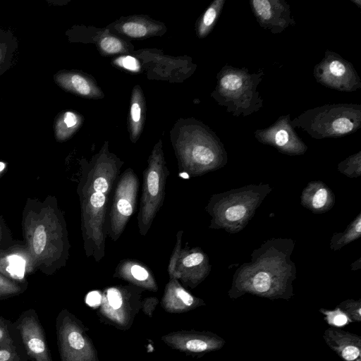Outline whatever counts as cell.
<instances>
[{"instance_id": "obj_6", "label": "cell", "mask_w": 361, "mask_h": 361, "mask_svg": "<svg viewBox=\"0 0 361 361\" xmlns=\"http://www.w3.org/2000/svg\"><path fill=\"white\" fill-rule=\"evenodd\" d=\"M165 345L188 356L200 357L221 349L225 340L216 334L207 331L180 330L161 337Z\"/></svg>"}, {"instance_id": "obj_26", "label": "cell", "mask_w": 361, "mask_h": 361, "mask_svg": "<svg viewBox=\"0 0 361 361\" xmlns=\"http://www.w3.org/2000/svg\"><path fill=\"white\" fill-rule=\"evenodd\" d=\"M132 196H122L116 203V209L122 217H128L133 213Z\"/></svg>"}, {"instance_id": "obj_16", "label": "cell", "mask_w": 361, "mask_h": 361, "mask_svg": "<svg viewBox=\"0 0 361 361\" xmlns=\"http://www.w3.org/2000/svg\"><path fill=\"white\" fill-rule=\"evenodd\" d=\"M81 118L72 111H66L58 118L56 124V135L59 140L69 137L80 126Z\"/></svg>"}, {"instance_id": "obj_17", "label": "cell", "mask_w": 361, "mask_h": 361, "mask_svg": "<svg viewBox=\"0 0 361 361\" xmlns=\"http://www.w3.org/2000/svg\"><path fill=\"white\" fill-rule=\"evenodd\" d=\"M319 312L324 315V321L331 327L341 328L353 322L338 307L333 310L321 308Z\"/></svg>"}, {"instance_id": "obj_12", "label": "cell", "mask_w": 361, "mask_h": 361, "mask_svg": "<svg viewBox=\"0 0 361 361\" xmlns=\"http://www.w3.org/2000/svg\"><path fill=\"white\" fill-rule=\"evenodd\" d=\"M161 305L166 312L180 314L204 305V302L192 296L178 284L171 283L165 290Z\"/></svg>"}, {"instance_id": "obj_34", "label": "cell", "mask_w": 361, "mask_h": 361, "mask_svg": "<svg viewBox=\"0 0 361 361\" xmlns=\"http://www.w3.org/2000/svg\"><path fill=\"white\" fill-rule=\"evenodd\" d=\"M105 202V195L101 192H94L90 197L91 204L97 208L101 207Z\"/></svg>"}, {"instance_id": "obj_23", "label": "cell", "mask_w": 361, "mask_h": 361, "mask_svg": "<svg viewBox=\"0 0 361 361\" xmlns=\"http://www.w3.org/2000/svg\"><path fill=\"white\" fill-rule=\"evenodd\" d=\"M47 243V234L43 225H39L35 232L32 239V245L35 252L39 255L44 250Z\"/></svg>"}, {"instance_id": "obj_36", "label": "cell", "mask_w": 361, "mask_h": 361, "mask_svg": "<svg viewBox=\"0 0 361 361\" xmlns=\"http://www.w3.org/2000/svg\"><path fill=\"white\" fill-rule=\"evenodd\" d=\"M102 300V296L97 291L90 292L87 296L86 302L90 306H99Z\"/></svg>"}, {"instance_id": "obj_11", "label": "cell", "mask_w": 361, "mask_h": 361, "mask_svg": "<svg viewBox=\"0 0 361 361\" xmlns=\"http://www.w3.org/2000/svg\"><path fill=\"white\" fill-rule=\"evenodd\" d=\"M323 338L343 361H361V337L357 334L329 327L324 331Z\"/></svg>"}, {"instance_id": "obj_25", "label": "cell", "mask_w": 361, "mask_h": 361, "mask_svg": "<svg viewBox=\"0 0 361 361\" xmlns=\"http://www.w3.org/2000/svg\"><path fill=\"white\" fill-rule=\"evenodd\" d=\"M247 213V209L243 204L229 207L225 212V217L230 222H235L243 219Z\"/></svg>"}, {"instance_id": "obj_5", "label": "cell", "mask_w": 361, "mask_h": 361, "mask_svg": "<svg viewBox=\"0 0 361 361\" xmlns=\"http://www.w3.org/2000/svg\"><path fill=\"white\" fill-rule=\"evenodd\" d=\"M316 81L330 89L354 92L361 88V80L350 62L339 54L326 50L313 71Z\"/></svg>"}, {"instance_id": "obj_27", "label": "cell", "mask_w": 361, "mask_h": 361, "mask_svg": "<svg viewBox=\"0 0 361 361\" xmlns=\"http://www.w3.org/2000/svg\"><path fill=\"white\" fill-rule=\"evenodd\" d=\"M115 63L118 66L133 72H137L140 70L138 61L130 56H121L116 59Z\"/></svg>"}, {"instance_id": "obj_10", "label": "cell", "mask_w": 361, "mask_h": 361, "mask_svg": "<svg viewBox=\"0 0 361 361\" xmlns=\"http://www.w3.org/2000/svg\"><path fill=\"white\" fill-rule=\"evenodd\" d=\"M186 137L185 152L196 164L208 166L216 160L222 146L215 135L200 126H195Z\"/></svg>"}, {"instance_id": "obj_9", "label": "cell", "mask_w": 361, "mask_h": 361, "mask_svg": "<svg viewBox=\"0 0 361 361\" xmlns=\"http://www.w3.org/2000/svg\"><path fill=\"white\" fill-rule=\"evenodd\" d=\"M250 7L258 24L272 34H280L295 21L284 0H251Z\"/></svg>"}, {"instance_id": "obj_2", "label": "cell", "mask_w": 361, "mask_h": 361, "mask_svg": "<svg viewBox=\"0 0 361 361\" xmlns=\"http://www.w3.org/2000/svg\"><path fill=\"white\" fill-rule=\"evenodd\" d=\"M291 124L315 139L345 136L361 127V105L332 104L314 107L300 114Z\"/></svg>"}, {"instance_id": "obj_3", "label": "cell", "mask_w": 361, "mask_h": 361, "mask_svg": "<svg viewBox=\"0 0 361 361\" xmlns=\"http://www.w3.org/2000/svg\"><path fill=\"white\" fill-rule=\"evenodd\" d=\"M89 329L66 309L56 319V341L61 361H99Z\"/></svg>"}, {"instance_id": "obj_15", "label": "cell", "mask_w": 361, "mask_h": 361, "mask_svg": "<svg viewBox=\"0 0 361 361\" xmlns=\"http://www.w3.org/2000/svg\"><path fill=\"white\" fill-rule=\"evenodd\" d=\"M224 3L225 0H216L205 11L197 25V34L200 37H204L212 30Z\"/></svg>"}, {"instance_id": "obj_28", "label": "cell", "mask_w": 361, "mask_h": 361, "mask_svg": "<svg viewBox=\"0 0 361 361\" xmlns=\"http://www.w3.org/2000/svg\"><path fill=\"white\" fill-rule=\"evenodd\" d=\"M147 187L149 194L152 196H155L159 187V177L156 171H151L147 177Z\"/></svg>"}, {"instance_id": "obj_37", "label": "cell", "mask_w": 361, "mask_h": 361, "mask_svg": "<svg viewBox=\"0 0 361 361\" xmlns=\"http://www.w3.org/2000/svg\"><path fill=\"white\" fill-rule=\"evenodd\" d=\"M351 1H352V2H353V3H355V4H357V6H358L359 8H361V1H360V0H355V1H354V0H351Z\"/></svg>"}, {"instance_id": "obj_31", "label": "cell", "mask_w": 361, "mask_h": 361, "mask_svg": "<svg viewBox=\"0 0 361 361\" xmlns=\"http://www.w3.org/2000/svg\"><path fill=\"white\" fill-rule=\"evenodd\" d=\"M11 55V50H8L7 44L2 40L0 41V71L4 69L8 62Z\"/></svg>"}, {"instance_id": "obj_32", "label": "cell", "mask_w": 361, "mask_h": 361, "mask_svg": "<svg viewBox=\"0 0 361 361\" xmlns=\"http://www.w3.org/2000/svg\"><path fill=\"white\" fill-rule=\"evenodd\" d=\"M131 273L133 276L139 281H146L149 277L148 272L146 269L138 265L133 266Z\"/></svg>"}, {"instance_id": "obj_35", "label": "cell", "mask_w": 361, "mask_h": 361, "mask_svg": "<svg viewBox=\"0 0 361 361\" xmlns=\"http://www.w3.org/2000/svg\"><path fill=\"white\" fill-rule=\"evenodd\" d=\"M17 292L18 290L14 286L0 283V298L11 296Z\"/></svg>"}, {"instance_id": "obj_7", "label": "cell", "mask_w": 361, "mask_h": 361, "mask_svg": "<svg viewBox=\"0 0 361 361\" xmlns=\"http://www.w3.org/2000/svg\"><path fill=\"white\" fill-rule=\"evenodd\" d=\"M13 326L27 358L31 361H53L45 331L35 310L21 313Z\"/></svg>"}, {"instance_id": "obj_38", "label": "cell", "mask_w": 361, "mask_h": 361, "mask_svg": "<svg viewBox=\"0 0 361 361\" xmlns=\"http://www.w3.org/2000/svg\"><path fill=\"white\" fill-rule=\"evenodd\" d=\"M5 168V164L0 161V172L3 171Z\"/></svg>"}, {"instance_id": "obj_14", "label": "cell", "mask_w": 361, "mask_h": 361, "mask_svg": "<svg viewBox=\"0 0 361 361\" xmlns=\"http://www.w3.org/2000/svg\"><path fill=\"white\" fill-rule=\"evenodd\" d=\"M144 102L140 87H135L131 99L130 105V133L132 140L137 138L142 131L144 122Z\"/></svg>"}, {"instance_id": "obj_8", "label": "cell", "mask_w": 361, "mask_h": 361, "mask_svg": "<svg viewBox=\"0 0 361 361\" xmlns=\"http://www.w3.org/2000/svg\"><path fill=\"white\" fill-rule=\"evenodd\" d=\"M254 135L259 142L271 145L281 152L298 154L307 149L296 134L289 114L279 117L271 126L257 130Z\"/></svg>"}, {"instance_id": "obj_20", "label": "cell", "mask_w": 361, "mask_h": 361, "mask_svg": "<svg viewBox=\"0 0 361 361\" xmlns=\"http://www.w3.org/2000/svg\"><path fill=\"white\" fill-rule=\"evenodd\" d=\"M15 334L13 323L0 314V345L16 343Z\"/></svg>"}, {"instance_id": "obj_21", "label": "cell", "mask_w": 361, "mask_h": 361, "mask_svg": "<svg viewBox=\"0 0 361 361\" xmlns=\"http://www.w3.org/2000/svg\"><path fill=\"white\" fill-rule=\"evenodd\" d=\"M121 30L126 35L135 38L145 37L149 32V27L138 21L127 22L122 25Z\"/></svg>"}, {"instance_id": "obj_13", "label": "cell", "mask_w": 361, "mask_h": 361, "mask_svg": "<svg viewBox=\"0 0 361 361\" xmlns=\"http://www.w3.org/2000/svg\"><path fill=\"white\" fill-rule=\"evenodd\" d=\"M55 80L67 91L82 97L97 98L102 92L93 81L82 74L67 72L58 74Z\"/></svg>"}, {"instance_id": "obj_1", "label": "cell", "mask_w": 361, "mask_h": 361, "mask_svg": "<svg viewBox=\"0 0 361 361\" xmlns=\"http://www.w3.org/2000/svg\"><path fill=\"white\" fill-rule=\"evenodd\" d=\"M264 74L262 69L250 73L247 68L225 66L218 73L214 97L233 116H249L263 106L257 87Z\"/></svg>"}, {"instance_id": "obj_30", "label": "cell", "mask_w": 361, "mask_h": 361, "mask_svg": "<svg viewBox=\"0 0 361 361\" xmlns=\"http://www.w3.org/2000/svg\"><path fill=\"white\" fill-rule=\"evenodd\" d=\"M204 259V256L200 252H195L183 259V264L187 267H191L200 264Z\"/></svg>"}, {"instance_id": "obj_33", "label": "cell", "mask_w": 361, "mask_h": 361, "mask_svg": "<svg viewBox=\"0 0 361 361\" xmlns=\"http://www.w3.org/2000/svg\"><path fill=\"white\" fill-rule=\"evenodd\" d=\"M93 188L95 192L104 194L108 190V183L105 178L99 177L94 181Z\"/></svg>"}, {"instance_id": "obj_18", "label": "cell", "mask_w": 361, "mask_h": 361, "mask_svg": "<svg viewBox=\"0 0 361 361\" xmlns=\"http://www.w3.org/2000/svg\"><path fill=\"white\" fill-rule=\"evenodd\" d=\"M24 348H20L16 343L0 345V361H27Z\"/></svg>"}, {"instance_id": "obj_19", "label": "cell", "mask_w": 361, "mask_h": 361, "mask_svg": "<svg viewBox=\"0 0 361 361\" xmlns=\"http://www.w3.org/2000/svg\"><path fill=\"white\" fill-rule=\"evenodd\" d=\"M338 307L353 321L361 322V300H347L340 303Z\"/></svg>"}, {"instance_id": "obj_24", "label": "cell", "mask_w": 361, "mask_h": 361, "mask_svg": "<svg viewBox=\"0 0 361 361\" xmlns=\"http://www.w3.org/2000/svg\"><path fill=\"white\" fill-rule=\"evenodd\" d=\"M311 206L315 209L324 208L329 201V192L326 188L319 187L313 192L311 198Z\"/></svg>"}, {"instance_id": "obj_4", "label": "cell", "mask_w": 361, "mask_h": 361, "mask_svg": "<svg viewBox=\"0 0 361 361\" xmlns=\"http://www.w3.org/2000/svg\"><path fill=\"white\" fill-rule=\"evenodd\" d=\"M140 305L138 295L110 288L102 297L97 314L100 322L126 331L133 326Z\"/></svg>"}, {"instance_id": "obj_22", "label": "cell", "mask_w": 361, "mask_h": 361, "mask_svg": "<svg viewBox=\"0 0 361 361\" xmlns=\"http://www.w3.org/2000/svg\"><path fill=\"white\" fill-rule=\"evenodd\" d=\"M99 45L102 50L107 54L119 53L123 50V44L121 41L112 36L103 38Z\"/></svg>"}, {"instance_id": "obj_29", "label": "cell", "mask_w": 361, "mask_h": 361, "mask_svg": "<svg viewBox=\"0 0 361 361\" xmlns=\"http://www.w3.org/2000/svg\"><path fill=\"white\" fill-rule=\"evenodd\" d=\"M157 304L158 300L156 298H148L141 302L140 309L145 315L152 317Z\"/></svg>"}]
</instances>
